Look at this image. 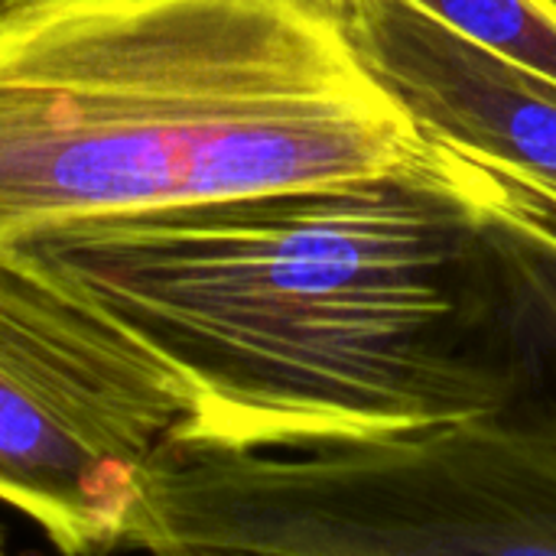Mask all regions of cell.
<instances>
[{
    "label": "cell",
    "instance_id": "obj_1",
    "mask_svg": "<svg viewBox=\"0 0 556 556\" xmlns=\"http://www.w3.org/2000/svg\"><path fill=\"white\" fill-rule=\"evenodd\" d=\"M16 254L189 394L182 450H316L437 430L515 394L502 261L453 160L72 225Z\"/></svg>",
    "mask_w": 556,
    "mask_h": 556
},
{
    "label": "cell",
    "instance_id": "obj_2",
    "mask_svg": "<svg viewBox=\"0 0 556 556\" xmlns=\"http://www.w3.org/2000/svg\"><path fill=\"white\" fill-rule=\"evenodd\" d=\"M427 150L323 0H0V254Z\"/></svg>",
    "mask_w": 556,
    "mask_h": 556
},
{
    "label": "cell",
    "instance_id": "obj_3",
    "mask_svg": "<svg viewBox=\"0 0 556 556\" xmlns=\"http://www.w3.org/2000/svg\"><path fill=\"white\" fill-rule=\"evenodd\" d=\"M124 551L153 556H556V407L296 450L166 446Z\"/></svg>",
    "mask_w": 556,
    "mask_h": 556
},
{
    "label": "cell",
    "instance_id": "obj_4",
    "mask_svg": "<svg viewBox=\"0 0 556 556\" xmlns=\"http://www.w3.org/2000/svg\"><path fill=\"white\" fill-rule=\"evenodd\" d=\"M186 388L98 309L0 254V502L65 556H111Z\"/></svg>",
    "mask_w": 556,
    "mask_h": 556
},
{
    "label": "cell",
    "instance_id": "obj_5",
    "mask_svg": "<svg viewBox=\"0 0 556 556\" xmlns=\"http://www.w3.org/2000/svg\"><path fill=\"white\" fill-rule=\"evenodd\" d=\"M323 3L424 140L479 156L556 199V81L463 39L407 0Z\"/></svg>",
    "mask_w": 556,
    "mask_h": 556
},
{
    "label": "cell",
    "instance_id": "obj_6",
    "mask_svg": "<svg viewBox=\"0 0 556 556\" xmlns=\"http://www.w3.org/2000/svg\"><path fill=\"white\" fill-rule=\"evenodd\" d=\"M443 150L508 280L518 358L511 397L556 407V199L479 156Z\"/></svg>",
    "mask_w": 556,
    "mask_h": 556
},
{
    "label": "cell",
    "instance_id": "obj_7",
    "mask_svg": "<svg viewBox=\"0 0 556 556\" xmlns=\"http://www.w3.org/2000/svg\"><path fill=\"white\" fill-rule=\"evenodd\" d=\"M463 39L556 81L554 0H407Z\"/></svg>",
    "mask_w": 556,
    "mask_h": 556
},
{
    "label": "cell",
    "instance_id": "obj_8",
    "mask_svg": "<svg viewBox=\"0 0 556 556\" xmlns=\"http://www.w3.org/2000/svg\"><path fill=\"white\" fill-rule=\"evenodd\" d=\"M0 556H16L7 551V538H3V531H0Z\"/></svg>",
    "mask_w": 556,
    "mask_h": 556
},
{
    "label": "cell",
    "instance_id": "obj_9",
    "mask_svg": "<svg viewBox=\"0 0 556 556\" xmlns=\"http://www.w3.org/2000/svg\"><path fill=\"white\" fill-rule=\"evenodd\" d=\"M554 3H556V0H554Z\"/></svg>",
    "mask_w": 556,
    "mask_h": 556
}]
</instances>
